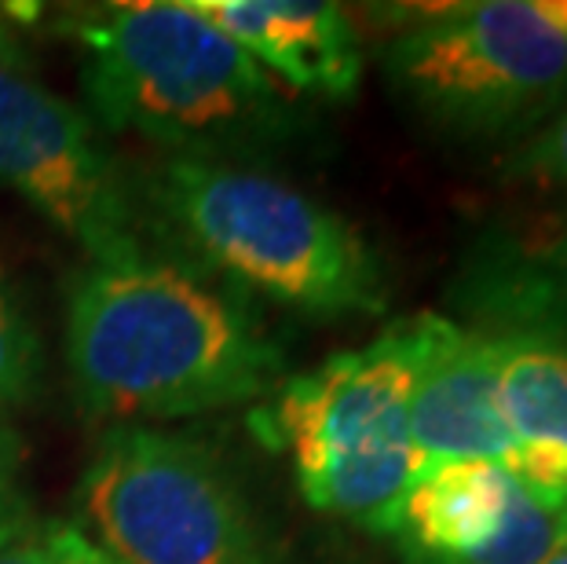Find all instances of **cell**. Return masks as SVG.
Segmentation results:
<instances>
[{"mask_svg":"<svg viewBox=\"0 0 567 564\" xmlns=\"http://www.w3.org/2000/svg\"><path fill=\"white\" fill-rule=\"evenodd\" d=\"M66 370L92 414L125 425L252 403L282 386L257 316L184 264H84L66 294Z\"/></svg>","mask_w":567,"mask_h":564,"instance_id":"1","label":"cell"},{"mask_svg":"<svg viewBox=\"0 0 567 564\" xmlns=\"http://www.w3.org/2000/svg\"><path fill=\"white\" fill-rule=\"evenodd\" d=\"M95 129L165 158L224 162L293 125L282 85L187 0L106 4L66 22Z\"/></svg>","mask_w":567,"mask_h":564,"instance_id":"2","label":"cell"},{"mask_svg":"<svg viewBox=\"0 0 567 564\" xmlns=\"http://www.w3.org/2000/svg\"><path fill=\"white\" fill-rule=\"evenodd\" d=\"M136 202L238 290L316 319L389 308V279L367 238L341 213L271 173L162 158L140 176Z\"/></svg>","mask_w":567,"mask_h":564,"instance_id":"3","label":"cell"},{"mask_svg":"<svg viewBox=\"0 0 567 564\" xmlns=\"http://www.w3.org/2000/svg\"><path fill=\"white\" fill-rule=\"evenodd\" d=\"M421 352L425 311L308 375L286 378L252 414L257 437L289 454L311 510L389 535L406 491L429 470L410 433Z\"/></svg>","mask_w":567,"mask_h":564,"instance_id":"4","label":"cell"},{"mask_svg":"<svg viewBox=\"0 0 567 564\" xmlns=\"http://www.w3.org/2000/svg\"><path fill=\"white\" fill-rule=\"evenodd\" d=\"M381 70L421 122L465 143H524L567 106V0L395 8ZM389 16V11H384Z\"/></svg>","mask_w":567,"mask_h":564,"instance_id":"5","label":"cell"},{"mask_svg":"<svg viewBox=\"0 0 567 564\" xmlns=\"http://www.w3.org/2000/svg\"><path fill=\"white\" fill-rule=\"evenodd\" d=\"M78 502V527L117 564H279L227 465L173 429H106Z\"/></svg>","mask_w":567,"mask_h":564,"instance_id":"6","label":"cell"},{"mask_svg":"<svg viewBox=\"0 0 567 564\" xmlns=\"http://www.w3.org/2000/svg\"><path fill=\"white\" fill-rule=\"evenodd\" d=\"M0 187L38 209L89 264L147 257L136 187L103 132L33 74L0 66Z\"/></svg>","mask_w":567,"mask_h":564,"instance_id":"7","label":"cell"},{"mask_svg":"<svg viewBox=\"0 0 567 564\" xmlns=\"http://www.w3.org/2000/svg\"><path fill=\"white\" fill-rule=\"evenodd\" d=\"M389 539L406 564H538L567 539V506L498 462H443L406 491Z\"/></svg>","mask_w":567,"mask_h":564,"instance_id":"8","label":"cell"},{"mask_svg":"<svg viewBox=\"0 0 567 564\" xmlns=\"http://www.w3.org/2000/svg\"><path fill=\"white\" fill-rule=\"evenodd\" d=\"M451 301L484 338L567 352V195L491 224L457 268Z\"/></svg>","mask_w":567,"mask_h":564,"instance_id":"9","label":"cell"},{"mask_svg":"<svg viewBox=\"0 0 567 564\" xmlns=\"http://www.w3.org/2000/svg\"><path fill=\"white\" fill-rule=\"evenodd\" d=\"M410 433L425 465L498 462L513 470L516 443L498 411V341L425 311Z\"/></svg>","mask_w":567,"mask_h":564,"instance_id":"10","label":"cell"},{"mask_svg":"<svg viewBox=\"0 0 567 564\" xmlns=\"http://www.w3.org/2000/svg\"><path fill=\"white\" fill-rule=\"evenodd\" d=\"M264 74L319 100H352L363 81V41L341 4L322 0H187Z\"/></svg>","mask_w":567,"mask_h":564,"instance_id":"11","label":"cell"},{"mask_svg":"<svg viewBox=\"0 0 567 564\" xmlns=\"http://www.w3.org/2000/svg\"><path fill=\"white\" fill-rule=\"evenodd\" d=\"M498 411L516 443L513 476L567 506V352L498 341Z\"/></svg>","mask_w":567,"mask_h":564,"instance_id":"12","label":"cell"},{"mask_svg":"<svg viewBox=\"0 0 567 564\" xmlns=\"http://www.w3.org/2000/svg\"><path fill=\"white\" fill-rule=\"evenodd\" d=\"M41 338L0 271V414L27 407L41 386Z\"/></svg>","mask_w":567,"mask_h":564,"instance_id":"13","label":"cell"},{"mask_svg":"<svg viewBox=\"0 0 567 564\" xmlns=\"http://www.w3.org/2000/svg\"><path fill=\"white\" fill-rule=\"evenodd\" d=\"M0 564H117L78 524H27L0 546Z\"/></svg>","mask_w":567,"mask_h":564,"instance_id":"14","label":"cell"},{"mask_svg":"<svg viewBox=\"0 0 567 564\" xmlns=\"http://www.w3.org/2000/svg\"><path fill=\"white\" fill-rule=\"evenodd\" d=\"M502 173L553 195H567V106L505 154Z\"/></svg>","mask_w":567,"mask_h":564,"instance_id":"15","label":"cell"},{"mask_svg":"<svg viewBox=\"0 0 567 564\" xmlns=\"http://www.w3.org/2000/svg\"><path fill=\"white\" fill-rule=\"evenodd\" d=\"M27 448L0 425V546L16 539L30 521V491H27Z\"/></svg>","mask_w":567,"mask_h":564,"instance_id":"16","label":"cell"},{"mask_svg":"<svg viewBox=\"0 0 567 564\" xmlns=\"http://www.w3.org/2000/svg\"><path fill=\"white\" fill-rule=\"evenodd\" d=\"M38 4H0V66L30 74L33 55L22 38V27L38 19Z\"/></svg>","mask_w":567,"mask_h":564,"instance_id":"17","label":"cell"},{"mask_svg":"<svg viewBox=\"0 0 567 564\" xmlns=\"http://www.w3.org/2000/svg\"><path fill=\"white\" fill-rule=\"evenodd\" d=\"M538 564H567V539H564V543H560L557 550H553V554L542 557Z\"/></svg>","mask_w":567,"mask_h":564,"instance_id":"18","label":"cell"}]
</instances>
